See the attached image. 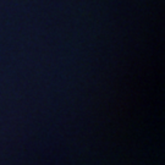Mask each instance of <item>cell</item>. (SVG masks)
<instances>
[]
</instances>
